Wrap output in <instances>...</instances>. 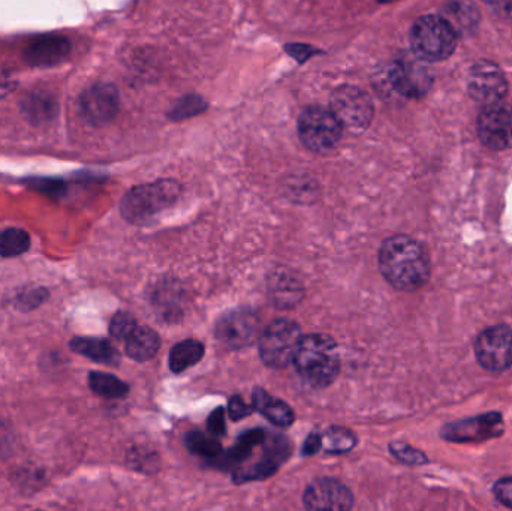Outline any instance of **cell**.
<instances>
[{"label": "cell", "mask_w": 512, "mask_h": 511, "mask_svg": "<svg viewBox=\"0 0 512 511\" xmlns=\"http://www.w3.org/2000/svg\"><path fill=\"white\" fill-rule=\"evenodd\" d=\"M379 270L396 290L414 293L430 279V258L420 242L403 234L388 237L379 249Z\"/></svg>", "instance_id": "6da1fadb"}, {"label": "cell", "mask_w": 512, "mask_h": 511, "mask_svg": "<svg viewBox=\"0 0 512 511\" xmlns=\"http://www.w3.org/2000/svg\"><path fill=\"white\" fill-rule=\"evenodd\" d=\"M298 374L313 387H327L340 371L339 348L328 335L303 336L294 359Z\"/></svg>", "instance_id": "7a4b0ae2"}, {"label": "cell", "mask_w": 512, "mask_h": 511, "mask_svg": "<svg viewBox=\"0 0 512 511\" xmlns=\"http://www.w3.org/2000/svg\"><path fill=\"white\" fill-rule=\"evenodd\" d=\"M182 195V186L174 180H159L150 185L131 189L120 203V212L126 221L135 225L155 222L165 210L173 207Z\"/></svg>", "instance_id": "3957f363"}, {"label": "cell", "mask_w": 512, "mask_h": 511, "mask_svg": "<svg viewBox=\"0 0 512 511\" xmlns=\"http://www.w3.org/2000/svg\"><path fill=\"white\" fill-rule=\"evenodd\" d=\"M457 35L442 15H424L411 29L412 53L426 62H442L454 53Z\"/></svg>", "instance_id": "277c9868"}, {"label": "cell", "mask_w": 512, "mask_h": 511, "mask_svg": "<svg viewBox=\"0 0 512 511\" xmlns=\"http://www.w3.org/2000/svg\"><path fill=\"white\" fill-rule=\"evenodd\" d=\"M301 339L303 335L297 323L285 318L274 320L259 335V354L262 362L270 368H286L294 363Z\"/></svg>", "instance_id": "5b68a950"}, {"label": "cell", "mask_w": 512, "mask_h": 511, "mask_svg": "<svg viewBox=\"0 0 512 511\" xmlns=\"http://www.w3.org/2000/svg\"><path fill=\"white\" fill-rule=\"evenodd\" d=\"M301 143L315 153L333 152L342 138V123L333 111L324 107H309L298 119Z\"/></svg>", "instance_id": "8992f818"}, {"label": "cell", "mask_w": 512, "mask_h": 511, "mask_svg": "<svg viewBox=\"0 0 512 511\" xmlns=\"http://www.w3.org/2000/svg\"><path fill=\"white\" fill-rule=\"evenodd\" d=\"M388 83L394 92L405 98H423L433 84L429 62L415 56H403L388 68Z\"/></svg>", "instance_id": "52a82bcc"}, {"label": "cell", "mask_w": 512, "mask_h": 511, "mask_svg": "<svg viewBox=\"0 0 512 511\" xmlns=\"http://www.w3.org/2000/svg\"><path fill=\"white\" fill-rule=\"evenodd\" d=\"M475 356L481 368L499 374L512 366V329L496 324L484 330L475 339Z\"/></svg>", "instance_id": "ba28073f"}, {"label": "cell", "mask_w": 512, "mask_h": 511, "mask_svg": "<svg viewBox=\"0 0 512 511\" xmlns=\"http://www.w3.org/2000/svg\"><path fill=\"white\" fill-rule=\"evenodd\" d=\"M468 93L475 102L498 104L508 93V81L498 63L480 60L468 74Z\"/></svg>", "instance_id": "9c48e42d"}, {"label": "cell", "mask_w": 512, "mask_h": 511, "mask_svg": "<svg viewBox=\"0 0 512 511\" xmlns=\"http://www.w3.org/2000/svg\"><path fill=\"white\" fill-rule=\"evenodd\" d=\"M478 135L484 146L501 152L512 147V107L498 104L486 105L477 122Z\"/></svg>", "instance_id": "30bf717a"}, {"label": "cell", "mask_w": 512, "mask_h": 511, "mask_svg": "<svg viewBox=\"0 0 512 511\" xmlns=\"http://www.w3.org/2000/svg\"><path fill=\"white\" fill-rule=\"evenodd\" d=\"M78 107L81 116L89 125H107L119 113V92L110 83L93 84L81 93Z\"/></svg>", "instance_id": "8fae6325"}, {"label": "cell", "mask_w": 512, "mask_h": 511, "mask_svg": "<svg viewBox=\"0 0 512 511\" xmlns=\"http://www.w3.org/2000/svg\"><path fill=\"white\" fill-rule=\"evenodd\" d=\"M216 338L231 350L251 347L259 339L258 315L249 308L228 312L219 320Z\"/></svg>", "instance_id": "7c38bea8"}, {"label": "cell", "mask_w": 512, "mask_h": 511, "mask_svg": "<svg viewBox=\"0 0 512 511\" xmlns=\"http://www.w3.org/2000/svg\"><path fill=\"white\" fill-rule=\"evenodd\" d=\"M331 111L346 128H367L373 117V105L369 96L354 86L340 87L334 93Z\"/></svg>", "instance_id": "4fadbf2b"}, {"label": "cell", "mask_w": 512, "mask_h": 511, "mask_svg": "<svg viewBox=\"0 0 512 511\" xmlns=\"http://www.w3.org/2000/svg\"><path fill=\"white\" fill-rule=\"evenodd\" d=\"M504 434V417L499 413L483 414L444 426L441 437L451 443H480Z\"/></svg>", "instance_id": "5bb4252c"}, {"label": "cell", "mask_w": 512, "mask_h": 511, "mask_svg": "<svg viewBox=\"0 0 512 511\" xmlns=\"http://www.w3.org/2000/svg\"><path fill=\"white\" fill-rule=\"evenodd\" d=\"M303 503L309 510L346 511L354 506V497L343 483L333 479H318L307 486Z\"/></svg>", "instance_id": "9a60e30c"}, {"label": "cell", "mask_w": 512, "mask_h": 511, "mask_svg": "<svg viewBox=\"0 0 512 511\" xmlns=\"http://www.w3.org/2000/svg\"><path fill=\"white\" fill-rule=\"evenodd\" d=\"M71 54V42L63 36H44L30 42L24 59L35 68H51L65 62Z\"/></svg>", "instance_id": "2e32d148"}, {"label": "cell", "mask_w": 512, "mask_h": 511, "mask_svg": "<svg viewBox=\"0 0 512 511\" xmlns=\"http://www.w3.org/2000/svg\"><path fill=\"white\" fill-rule=\"evenodd\" d=\"M442 17L450 23L457 35H468L480 23V11L472 0H448Z\"/></svg>", "instance_id": "e0dca14e"}, {"label": "cell", "mask_w": 512, "mask_h": 511, "mask_svg": "<svg viewBox=\"0 0 512 511\" xmlns=\"http://www.w3.org/2000/svg\"><path fill=\"white\" fill-rule=\"evenodd\" d=\"M126 354L137 362H147L153 359L161 347V339L158 333L150 327H135L134 332L126 338Z\"/></svg>", "instance_id": "ac0fdd59"}, {"label": "cell", "mask_w": 512, "mask_h": 511, "mask_svg": "<svg viewBox=\"0 0 512 511\" xmlns=\"http://www.w3.org/2000/svg\"><path fill=\"white\" fill-rule=\"evenodd\" d=\"M71 348L75 353L101 365L117 366L120 363L119 351L107 339L75 338L71 341Z\"/></svg>", "instance_id": "d6986e66"}, {"label": "cell", "mask_w": 512, "mask_h": 511, "mask_svg": "<svg viewBox=\"0 0 512 511\" xmlns=\"http://www.w3.org/2000/svg\"><path fill=\"white\" fill-rule=\"evenodd\" d=\"M254 408L279 428H288L294 423V411L285 402L273 398L262 389H255Z\"/></svg>", "instance_id": "ffe728a7"}, {"label": "cell", "mask_w": 512, "mask_h": 511, "mask_svg": "<svg viewBox=\"0 0 512 511\" xmlns=\"http://www.w3.org/2000/svg\"><path fill=\"white\" fill-rule=\"evenodd\" d=\"M206 348L201 342L188 339V341L179 342L170 353L171 371L180 374L186 369L192 368L203 359Z\"/></svg>", "instance_id": "44dd1931"}, {"label": "cell", "mask_w": 512, "mask_h": 511, "mask_svg": "<svg viewBox=\"0 0 512 511\" xmlns=\"http://www.w3.org/2000/svg\"><path fill=\"white\" fill-rule=\"evenodd\" d=\"M23 113L32 123H45L56 116L57 104L47 93H32L24 99Z\"/></svg>", "instance_id": "7402d4cb"}, {"label": "cell", "mask_w": 512, "mask_h": 511, "mask_svg": "<svg viewBox=\"0 0 512 511\" xmlns=\"http://www.w3.org/2000/svg\"><path fill=\"white\" fill-rule=\"evenodd\" d=\"M89 386L93 393L108 399L125 398L129 392L128 384L105 372H92L89 377Z\"/></svg>", "instance_id": "603a6c76"}, {"label": "cell", "mask_w": 512, "mask_h": 511, "mask_svg": "<svg viewBox=\"0 0 512 511\" xmlns=\"http://www.w3.org/2000/svg\"><path fill=\"white\" fill-rule=\"evenodd\" d=\"M303 297L300 282L291 276L280 275L273 284V299L279 306H294Z\"/></svg>", "instance_id": "cb8c5ba5"}, {"label": "cell", "mask_w": 512, "mask_h": 511, "mask_svg": "<svg viewBox=\"0 0 512 511\" xmlns=\"http://www.w3.org/2000/svg\"><path fill=\"white\" fill-rule=\"evenodd\" d=\"M30 237L20 228H8L0 233V257H17L29 249Z\"/></svg>", "instance_id": "d4e9b609"}, {"label": "cell", "mask_w": 512, "mask_h": 511, "mask_svg": "<svg viewBox=\"0 0 512 511\" xmlns=\"http://www.w3.org/2000/svg\"><path fill=\"white\" fill-rule=\"evenodd\" d=\"M186 446L195 455L203 456V458L213 459L215 461L218 456H221L222 447L218 441L213 440L212 437H207L203 432H191L186 437Z\"/></svg>", "instance_id": "484cf974"}, {"label": "cell", "mask_w": 512, "mask_h": 511, "mask_svg": "<svg viewBox=\"0 0 512 511\" xmlns=\"http://www.w3.org/2000/svg\"><path fill=\"white\" fill-rule=\"evenodd\" d=\"M357 440L354 434L345 428H331L330 431L322 437V446L328 453H348L354 449Z\"/></svg>", "instance_id": "4316f807"}, {"label": "cell", "mask_w": 512, "mask_h": 511, "mask_svg": "<svg viewBox=\"0 0 512 511\" xmlns=\"http://www.w3.org/2000/svg\"><path fill=\"white\" fill-rule=\"evenodd\" d=\"M390 450L393 456L406 465H424L429 462V458L423 452L405 443L390 444Z\"/></svg>", "instance_id": "83f0119b"}, {"label": "cell", "mask_w": 512, "mask_h": 511, "mask_svg": "<svg viewBox=\"0 0 512 511\" xmlns=\"http://www.w3.org/2000/svg\"><path fill=\"white\" fill-rule=\"evenodd\" d=\"M138 326L137 320L128 312H120L113 318L110 324V333L117 341H126L129 335L134 332Z\"/></svg>", "instance_id": "f1b7e54d"}, {"label": "cell", "mask_w": 512, "mask_h": 511, "mask_svg": "<svg viewBox=\"0 0 512 511\" xmlns=\"http://www.w3.org/2000/svg\"><path fill=\"white\" fill-rule=\"evenodd\" d=\"M206 107L203 101L200 98H195V96H188V98L182 99L179 104L174 107L173 114L171 116L174 119H183V117L194 116L198 111H203V108Z\"/></svg>", "instance_id": "f546056e"}, {"label": "cell", "mask_w": 512, "mask_h": 511, "mask_svg": "<svg viewBox=\"0 0 512 511\" xmlns=\"http://www.w3.org/2000/svg\"><path fill=\"white\" fill-rule=\"evenodd\" d=\"M493 495L499 503L512 509V477H504L493 486Z\"/></svg>", "instance_id": "4dcf8cb0"}, {"label": "cell", "mask_w": 512, "mask_h": 511, "mask_svg": "<svg viewBox=\"0 0 512 511\" xmlns=\"http://www.w3.org/2000/svg\"><path fill=\"white\" fill-rule=\"evenodd\" d=\"M255 408L251 405L246 404L245 399L242 396H234L230 401V416L233 420H242L245 417L251 416L252 411Z\"/></svg>", "instance_id": "1f68e13d"}, {"label": "cell", "mask_w": 512, "mask_h": 511, "mask_svg": "<svg viewBox=\"0 0 512 511\" xmlns=\"http://www.w3.org/2000/svg\"><path fill=\"white\" fill-rule=\"evenodd\" d=\"M207 426H209L210 434L215 435V437H222L225 435V431H227V426H225V410L224 408H218V410L213 411L212 416L207 420Z\"/></svg>", "instance_id": "d6a6232c"}, {"label": "cell", "mask_w": 512, "mask_h": 511, "mask_svg": "<svg viewBox=\"0 0 512 511\" xmlns=\"http://www.w3.org/2000/svg\"><path fill=\"white\" fill-rule=\"evenodd\" d=\"M45 296H47V293L44 290H33L32 293L18 297V305L21 306V309L36 308V306L44 302Z\"/></svg>", "instance_id": "836d02e7"}, {"label": "cell", "mask_w": 512, "mask_h": 511, "mask_svg": "<svg viewBox=\"0 0 512 511\" xmlns=\"http://www.w3.org/2000/svg\"><path fill=\"white\" fill-rule=\"evenodd\" d=\"M502 17L512 18V0H487Z\"/></svg>", "instance_id": "e575fe53"}, {"label": "cell", "mask_w": 512, "mask_h": 511, "mask_svg": "<svg viewBox=\"0 0 512 511\" xmlns=\"http://www.w3.org/2000/svg\"><path fill=\"white\" fill-rule=\"evenodd\" d=\"M322 447V437L318 434H312L309 438H307L306 444L303 447L304 455H313V453L318 452Z\"/></svg>", "instance_id": "d590c367"}, {"label": "cell", "mask_w": 512, "mask_h": 511, "mask_svg": "<svg viewBox=\"0 0 512 511\" xmlns=\"http://www.w3.org/2000/svg\"><path fill=\"white\" fill-rule=\"evenodd\" d=\"M378 2H381V3H390V2H396V0H378Z\"/></svg>", "instance_id": "8d00e7d4"}]
</instances>
